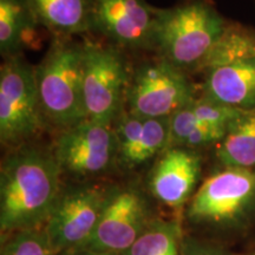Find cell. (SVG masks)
Returning a JSON list of instances; mask_svg holds the SVG:
<instances>
[{"label": "cell", "mask_w": 255, "mask_h": 255, "mask_svg": "<svg viewBox=\"0 0 255 255\" xmlns=\"http://www.w3.org/2000/svg\"><path fill=\"white\" fill-rule=\"evenodd\" d=\"M55 156L34 146L8 155L0 173V231L2 237L45 226L60 194Z\"/></svg>", "instance_id": "obj_1"}, {"label": "cell", "mask_w": 255, "mask_h": 255, "mask_svg": "<svg viewBox=\"0 0 255 255\" xmlns=\"http://www.w3.org/2000/svg\"><path fill=\"white\" fill-rule=\"evenodd\" d=\"M221 17L201 0L158 9L152 44L177 68L199 66L225 31Z\"/></svg>", "instance_id": "obj_2"}, {"label": "cell", "mask_w": 255, "mask_h": 255, "mask_svg": "<svg viewBox=\"0 0 255 255\" xmlns=\"http://www.w3.org/2000/svg\"><path fill=\"white\" fill-rule=\"evenodd\" d=\"M34 72L45 119L63 129L88 120L83 92V45L56 43Z\"/></svg>", "instance_id": "obj_3"}, {"label": "cell", "mask_w": 255, "mask_h": 255, "mask_svg": "<svg viewBox=\"0 0 255 255\" xmlns=\"http://www.w3.org/2000/svg\"><path fill=\"white\" fill-rule=\"evenodd\" d=\"M36 72L19 57L0 70V139L17 145L39 131L44 123Z\"/></svg>", "instance_id": "obj_4"}, {"label": "cell", "mask_w": 255, "mask_h": 255, "mask_svg": "<svg viewBox=\"0 0 255 255\" xmlns=\"http://www.w3.org/2000/svg\"><path fill=\"white\" fill-rule=\"evenodd\" d=\"M128 71L116 50L83 45V92L88 119L113 124L127 98Z\"/></svg>", "instance_id": "obj_5"}, {"label": "cell", "mask_w": 255, "mask_h": 255, "mask_svg": "<svg viewBox=\"0 0 255 255\" xmlns=\"http://www.w3.org/2000/svg\"><path fill=\"white\" fill-rule=\"evenodd\" d=\"M126 100L143 117H170L194 101L193 88L180 68L168 60L146 63L133 73Z\"/></svg>", "instance_id": "obj_6"}, {"label": "cell", "mask_w": 255, "mask_h": 255, "mask_svg": "<svg viewBox=\"0 0 255 255\" xmlns=\"http://www.w3.org/2000/svg\"><path fill=\"white\" fill-rule=\"evenodd\" d=\"M108 193L95 186L73 187L60 194L44 226L56 254L78 250L94 233Z\"/></svg>", "instance_id": "obj_7"}, {"label": "cell", "mask_w": 255, "mask_h": 255, "mask_svg": "<svg viewBox=\"0 0 255 255\" xmlns=\"http://www.w3.org/2000/svg\"><path fill=\"white\" fill-rule=\"evenodd\" d=\"M116 155L119 146L114 128L89 119L64 130L53 150L60 169L77 176L103 173Z\"/></svg>", "instance_id": "obj_8"}, {"label": "cell", "mask_w": 255, "mask_h": 255, "mask_svg": "<svg viewBox=\"0 0 255 255\" xmlns=\"http://www.w3.org/2000/svg\"><path fill=\"white\" fill-rule=\"evenodd\" d=\"M149 222L139 191L132 188L111 190L94 233L82 248L121 255L137 240Z\"/></svg>", "instance_id": "obj_9"}, {"label": "cell", "mask_w": 255, "mask_h": 255, "mask_svg": "<svg viewBox=\"0 0 255 255\" xmlns=\"http://www.w3.org/2000/svg\"><path fill=\"white\" fill-rule=\"evenodd\" d=\"M255 199V171L227 168L209 176L191 200L188 216L197 222H231Z\"/></svg>", "instance_id": "obj_10"}, {"label": "cell", "mask_w": 255, "mask_h": 255, "mask_svg": "<svg viewBox=\"0 0 255 255\" xmlns=\"http://www.w3.org/2000/svg\"><path fill=\"white\" fill-rule=\"evenodd\" d=\"M157 15L145 0H92V25L124 46L152 44Z\"/></svg>", "instance_id": "obj_11"}, {"label": "cell", "mask_w": 255, "mask_h": 255, "mask_svg": "<svg viewBox=\"0 0 255 255\" xmlns=\"http://www.w3.org/2000/svg\"><path fill=\"white\" fill-rule=\"evenodd\" d=\"M119 155L127 167L145 163L163 151L170 139V117L152 119L128 111L120 115L115 128Z\"/></svg>", "instance_id": "obj_12"}, {"label": "cell", "mask_w": 255, "mask_h": 255, "mask_svg": "<svg viewBox=\"0 0 255 255\" xmlns=\"http://www.w3.org/2000/svg\"><path fill=\"white\" fill-rule=\"evenodd\" d=\"M200 156L183 146H171L156 163L150 189L156 199L171 208L189 200L200 176Z\"/></svg>", "instance_id": "obj_13"}, {"label": "cell", "mask_w": 255, "mask_h": 255, "mask_svg": "<svg viewBox=\"0 0 255 255\" xmlns=\"http://www.w3.org/2000/svg\"><path fill=\"white\" fill-rule=\"evenodd\" d=\"M205 97L238 109H254L255 58L208 71Z\"/></svg>", "instance_id": "obj_14"}, {"label": "cell", "mask_w": 255, "mask_h": 255, "mask_svg": "<svg viewBox=\"0 0 255 255\" xmlns=\"http://www.w3.org/2000/svg\"><path fill=\"white\" fill-rule=\"evenodd\" d=\"M32 14L57 33H81L92 26V0H26Z\"/></svg>", "instance_id": "obj_15"}, {"label": "cell", "mask_w": 255, "mask_h": 255, "mask_svg": "<svg viewBox=\"0 0 255 255\" xmlns=\"http://www.w3.org/2000/svg\"><path fill=\"white\" fill-rule=\"evenodd\" d=\"M218 157L227 168L251 169L255 165V108L245 110L228 127L218 149Z\"/></svg>", "instance_id": "obj_16"}, {"label": "cell", "mask_w": 255, "mask_h": 255, "mask_svg": "<svg viewBox=\"0 0 255 255\" xmlns=\"http://www.w3.org/2000/svg\"><path fill=\"white\" fill-rule=\"evenodd\" d=\"M182 231L175 220H152L121 255H182Z\"/></svg>", "instance_id": "obj_17"}, {"label": "cell", "mask_w": 255, "mask_h": 255, "mask_svg": "<svg viewBox=\"0 0 255 255\" xmlns=\"http://www.w3.org/2000/svg\"><path fill=\"white\" fill-rule=\"evenodd\" d=\"M255 58V36L239 28L226 27L221 37L197 68L207 71Z\"/></svg>", "instance_id": "obj_18"}, {"label": "cell", "mask_w": 255, "mask_h": 255, "mask_svg": "<svg viewBox=\"0 0 255 255\" xmlns=\"http://www.w3.org/2000/svg\"><path fill=\"white\" fill-rule=\"evenodd\" d=\"M32 14L26 0H0V50L14 52Z\"/></svg>", "instance_id": "obj_19"}, {"label": "cell", "mask_w": 255, "mask_h": 255, "mask_svg": "<svg viewBox=\"0 0 255 255\" xmlns=\"http://www.w3.org/2000/svg\"><path fill=\"white\" fill-rule=\"evenodd\" d=\"M1 255H57L44 228L13 233L2 246Z\"/></svg>", "instance_id": "obj_20"}, {"label": "cell", "mask_w": 255, "mask_h": 255, "mask_svg": "<svg viewBox=\"0 0 255 255\" xmlns=\"http://www.w3.org/2000/svg\"><path fill=\"white\" fill-rule=\"evenodd\" d=\"M190 108L201 124H210L225 129H228L231 123L234 122L245 111L244 109L210 101L206 97L200 101L194 100L190 103Z\"/></svg>", "instance_id": "obj_21"}, {"label": "cell", "mask_w": 255, "mask_h": 255, "mask_svg": "<svg viewBox=\"0 0 255 255\" xmlns=\"http://www.w3.org/2000/svg\"><path fill=\"white\" fill-rule=\"evenodd\" d=\"M228 129L225 128L210 126V124H199L195 129L191 130L186 138L183 139L180 146L187 148H196L215 142H221L225 138Z\"/></svg>", "instance_id": "obj_22"}, {"label": "cell", "mask_w": 255, "mask_h": 255, "mask_svg": "<svg viewBox=\"0 0 255 255\" xmlns=\"http://www.w3.org/2000/svg\"><path fill=\"white\" fill-rule=\"evenodd\" d=\"M182 255H225L212 248L201 246L196 242H186L182 245Z\"/></svg>", "instance_id": "obj_23"}, {"label": "cell", "mask_w": 255, "mask_h": 255, "mask_svg": "<svg viewBox=\"0 0 255 255\" xmlns=\"http://www.w3.org/2000/svg\"><path fill=\"white\" fill-rule=\"evenodd\" d=\"M62 255H113V254L100 253V252L85 250V248H78V250H73V251L65 252V253H63Z\"/></svg>", "instance_id": "obj_24"}, {"label": "cell", "mask_w": 255, "mask_h": 255, "mask_svg": "<svg viewBox=\"0 0 255 255\" xmlns=\"http://www.w3.org/2000/svg\"><path fill=\"white\" fill-rule=\"evenodd\" d=\"M247 255H255V253H252V254H247Z\"/></svg>", "instance_id": "obj_25"}]
</instances>
